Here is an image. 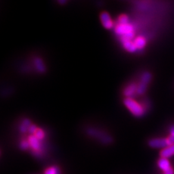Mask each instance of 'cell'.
<instances>
[{
    "label": "cell",
    "mask_w": 174,
    "mask_h": 174,
    "mask_svg": "<svg viewBox=\"0 0 174 174\" xmlns=\"http://www.w3.org/2000/svg\"><path fill=\"white\" fill-rule=\"evenodd\" d=\"M25 139L28 142V150H31L32 154L37 157H41L43 152V141L37 138L33 134H31Z\"/></svg>",
    "instance_id": "6da1fadb"
},
{
    "label": "cell",
    "mask_w": 174,
    "mask_h": 174,
    "mask_svg": "<svg viewBox=\"0 0 174 174\" xmlns=\"http://www.w3.org/2000/svg\"><path fill=\"white\" fill-rule=\"evenodd\" d=\"M124 105L136 117H140L145 114V108L133 98H124Z\"/></svg>",
    "instance_id": "7a4b0ae2"
},
{
    "label": "cell",
    "mask_w": 174,
    "mask_h": 174,
    "mask_svg": "<svg viewBox=\"0 0 174 174\" xmlns=\"http://www.w3.org/2000/svg\"><path fill=\"white\" fill-rule=\"evenodd\" d=\"M30 69L39 74H46L47 70L46 63L44 59L39 55L32 56L30 61L28 63Z\"/></svg>",
    "instance_id": "3957f363"
},
{
    "label": "cell",
    "mask_w": 174,
    "mask_h": 174,
    "mask_svg": "<svg viewBox=\"0 0 174 174\" xmlns=\"http://www.w3.org/2000/svg\"><path fill=\"white\" fill-rule=\"evenodd\" d=\"M87 133L90 136H92L95 139H99L102 144L105 145H109L113 141L112 137H110L107 133L94 128L87 130Z\"/></svg>",
    "instance_id": "277c9868"
},
{
    "label": "cell",
    "mask_w": 174,
    "mask_h": 174,
    "mask_svg": "<svg viewBox=\"0 0 174 174\" xmlns=\"http://www.w3.org/2000/svg\"><path fill=\"white\" fill-rule=\"evenodd\" d=\"M99 19H100L101 23L102 24V26L105 29L108 30L114 29L115 26V21L108 12L107 11L102 12L100 14Z\"/></svg>",
    "instance_id": "5b68a950"
},
{
    "label": "cell",
    "mask_w": 174,
    "mask_h": 174,
    "mask_svg": "<svg viewBox=\"0 0 174 174\" xmlns=\"http://www.w3.org/2000/svg\"><path fill=\"white\" fill-rule=\"evenodd\" d=\"M137 84L135 82H131L125 86L123 89V95L125 98H133L137 94Z\"/></svg>",
    "instance_id": "8992f818"
},
{
    "label": "cell",
    "mask_w": 174,
    "mask_h": 174,
    "mask_svg": "<svg viewBox=\"0 0 174 174\" xmlns=\"http://www.w3.org/2000/svg\"><path fill=\"white\" fill-rule=\"evenodd\" d=\"M133 42L137 49L138 53L142 52L145 49L148 43L147 38L143 35L137 36L134 39Z\"/></svg>",
    "instance_id": "52a82bcc"
},
{
    "label": "cell",
    "mask_w": 174,
    "mask_h": 174,
    "mask_svg": "<svg viewBox=\"0 0 174 174\" xmlns=\"http://www.w3.org/2000/svg\"><path fill=\"white\" fill-rule=\"evenodd\" d=\"M149 145L154 148H164L168 146L167 139L164 138H155L149 141Z\"/></svg>",
    "instance_id": "ba28073f"
},
{
    "label": "cell",
    "mask_w": 174,
    "mask_h": 174,
    "mask_svg": "<svg viewBox=\"0 0 174 174\" xmlns=\"http://www.w3.org/2000/svg\"><path fill=\"white\" fill-rule=\"evenodd\" d=\"M158 167L164 172H166L171 168L170 163L167 158L161 157V159L158 161Z\"/></svg>",
    "instance_id": "9c48e42d"
},
{
    "label": "cell",
    "mask_w": 174,
    "mask_h": 174,
    "mask_svg": "<svg viewBox=\"0 0 174 174\" xmlns=\"http://www.w3.org/2000/svg\"><path fill=\"white\" fill-rule=\"evenodd\" d=\"M174 155V145L168 146L166 148H163L161 152V155L162 157L168 158L172 157Z\"/></svg>",
    "instance_id": "30bf717a"
},
{
    "label": "cell",
    "mask_w": 174,
    "mask_h": 174,
    "mask_svg": "<svg viewBox=\"0 0 174 174\" xmlns=\"http://www.w3.org/2000/svg\"><path fill=\"white\" fill-rule=\"evenodd\" d=\"M148 85L142 83L141 81L137 84V95H143L145 94L147 89Z\"/></svg>",
    "instance_id": "8fae6325"
},
{
    "label": "cell",
    "mask_w": 174,
    "mask_h": 174,
    "mask_svg": "<svg viewBox=\"0 0 174 174\" xmlns=\"http://www.w3.org/2000/svg\"><path fill=\"white\" fill-rule=\"evenodd\" d=\"M32 134H33V135H34L37 138H38L39 139H40V140H42V141H43V139L45 137V131L43 129L39 128L38 127L36 129V130Z\"/></svg>",
    "instance_id": "7c38bea8"
},
{
    "label": "cell",
    "mask_w": 174,
    "mask_h": 174,
    "mask_svg": "<svg viewBox=\"0 0 174 174\" xmlns=\"http://www.w3.org/2000/svg\"><path fill=\"white\" fill-rule=\"evenodd\" d=\"M44 174H59V170L57 167H51L45 170Z\"/></svg>",
    "instance_id": "4fadbf2b"
},
{
    "label": "cell",
    "mask_w": 174,
    "mask_h": 174,
    "mask_svg": "<svg viewBox=\"0 0 174 174\" xmlns=\"http://www.w3.org/2000/svg\"><path fill=\"white\" fill-rule=\"evenodd\" d=\"M167 139V143L168 146L174 145V136H170Z\"/></svg>",
    "instance_id": "5bb4252c"
},
{
    "label": "cell",
    "mask_w": 174,
    "mask_h": 174,
    "mask_svg": "<svg viewBox=\"0 0 174 174\" xmlns=\"http://www.w3.org/2000/svg\"><path fill=\"white\" fill-rule=\"evenodd\" d=\"M56 1L59 5H65L68 3V2H69V0H56Z\"/></svg>",
    "instance_id": "9a60e30c"
},
{
    "label": "cell",
    "mask_w": 174,
    "mask_h": 174,
    "mask_svg": "<svg viewBox=\"0 0 174 174\" xmlns=\"http://www.w3.org/2000/svg\"><path fill=\"white\" fill-rule=\"evenodd\" d=\"M173 173H174L173 170L172 168L169 169V170H167V171L164 172V174H173Z\"/></svg>",
    "instance_id": "2e32d148"
},
{
    "label": "cell",
    "mask_w": 174,
    "mask_h": 174,
    "mask_svg": "<svg viewBox=\"0 0 174 174\" xmlns=\"http://www.w3.org/2000/svg\"><path fill=\"white\" fill-rule=\"evenodd\" d=\"M170 136H174V126H172V127L170 128Z\"/></svg>",
    "instance_id": "e0dca14e"
}]
</instances>
